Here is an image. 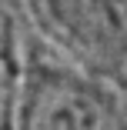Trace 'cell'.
<instances>
[{
    "instance_id": "6da1fadb",
    "label": "cell",
    "mask_w": 127,
    "mask_h": 130,
    "mask_svg": "<svg viewBox=\"0 0 127 130\" xmlns=\"http://www.w3.org/2000/svg\"><path fill=\"white\" fill-rule=\"evenodd\" d=\"M10 130H127V93L74 63L30 57L20 67Z\"/></svg>"
},
{
    "instance_id": "7a4b0ae2",
    "label": "cell",
    "mask_w": 127,
    "mask_h": 130,
    "mask_svg": "<svg viewBox=\"0 0 127 130\" xmlns=\"http://www.w3.org/2000/svg\"><path fill=\"white\" fill-rule=\"evenodd\" d=\"M40 17L84 73L127 93V0H40Z\"/></svg>"
}]
</instances>
